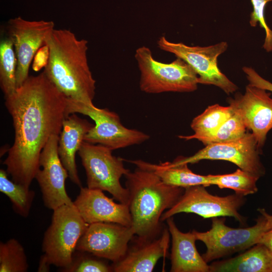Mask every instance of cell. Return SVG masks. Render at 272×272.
<instances>
[{
  "instance_id": "obj_25",
  "label": "cell",
  "mask_w": 272,
  "mask_h": 272,
  "mask_svg": "<svg viewBox=\"0 0 272 272\" xmlns=\"http://www.w3.org/2000/svg\"><path fill=\"white\" fill-rule=\"evenodd\" d=\"M17 59L13 41L8 35L0 42V86L5 97L17 89L16 74Z\"/></svg>"
},
{
  "instance_id": "obj_4",
  "label": "cell",
  "mask_w": 272,
  "mask_h": 272,
  "mask_svg": "<svg viewBox=\"0 0 272 272\" xmlns=\"http://www.w3.org/2000/svg\"><path fill=\"white\" fill-rule=\"evenodd\" d=\"M135 59L140 72V88L149 94L165 92H190L197 88L198 76L183 59L170 63L155 59L150 49L145 46L135 50Z\"/></svg>"
},
{
  "instance_id": "obj_11",
  "label": "cell",
  "mask_w": 272,
  "mask_h": 272,
  "mask_svg": "<svg viewBox=\"0 0 272 272\" xmlns=\"http://www.w3.org/2000/svg\"><path fill=\"white\" fill-rule=\"evenodd\" d=\"M256 140L251 132L236 141L211 143L189 157H178L172 163L175 165L194 164L203 160H224L230 162L239 168L258 178L265 173L261 163Z\"/></svg>"
},
{
  "instance_id": "obj_6",
  "label": "cell",
  "mask_w": 272,
  "mask_h": 272,
  "mask_svg": "<svg viewBox=\"0 0 272 272\" xmlns=\"http://www.w3.org/2000/svg\"><path fill=\"white\" fill-rule=\"evenodd\" d=\"M66 112L67 116L79 113L90 117L95 124L85 135L84 141L103 145L112 151L141 144L150 138L144 132L123 126L116 113L93 104L66 98Z\"/></svg>"
},
{
  "instance_id": "obj_29",
  "label": "cell",
  "mask_w": 272,
  "mask_h": 272,
  "mask_svg": "<svg viewBox=\"0 0 272 272\" xmlns=\"http://www.w3.org/2000/svg\"><path fill=\"white\" fill-rule=\"evenodd\" d=\"M272 0H251L253 11L250 14V24L255 27L259 23L260 27L263 29L265 37L263 47L267 52L272 51V30L267 25L264 17V10L266 4Z\"/></svg>"
},
{
  "instance_id": "obj_32",
  "label": "cell",
  "mask_w": 272,
  "mask_h": 272,
  "mask_svg": "<svg viewBox=\"0 0 272 272\" xmlns=\"http://www.w3.org/2000/svg\"><path fill=\"white\" fill-rule=\"evenodd\" d=\"M51 263L48 260L46 256L43 254L40 258L37 271L38 272H48L50 270V265Z\"/></svg>"
},
{
  "instance_id": "obj_7",
  "label": "cell",
  "mask_w": 272,
  "mask_h": 272,
  "mask_svg": "<svg viewBox=\"0 0 272 272\" xmlns=\"http://www.w3.org/2000/svg\"><path fill=\"white\" fill-rule=\"evenodd\" d=\"M112 150L100 144L84 141L79 151L86 171L87 187L105 191L113 198L128 206V190L120 178L130 170L123 164V159L112 155Z\"/></svg>"
},
{
  "instance_id": "obj_26",
  "label": "cell",
  "mask_w": 272,
  "mask_h": 272,
  "mask_svg": "<svg viewBox=\"0 0 272 272\" xmlns=\"http://www.w3.org/2000/svg\"><path fill=\"white\" fill-rule=\"evenodd\" d=\"M28 268L25 249L17 239L1 242L0 272H26Z\"/></svg>"
},
{
  "instance_id": "obj_10",
  "label": "cell",
  "mask_w": 272,
  "mask_h": 272,
  "mask_svg": "<svg viewBox=\"0 0 272 272\" xmlns=\"http://www.w3.org/2000/svg\"><path fill=\"white\" fill-rule=\"evenodd\" d=\"M245 202L244 196L237 194L219 196L210 193L203 185H195L184 188L176 203L164 212L161 218L163 222L174 215L192 213L204 219L231 217L242 224L245 218L239 210Z\"/></svg>"
},
{
  "instance_id": "obj_33",
  "label": "cell",
  "mask_w": 272,
  "mask_h": 272,
  "mask_svg": "<svg viewBox=\"0 0 272 272\" xmlns=\"http://www.w3.org/2000/svg\"><path fill=\"white\" fill-rule=\"evenodd\" d=\"M258 211L266 219L268 225L270 229H272V215L269 214L264 209H258Z\"/></svg>"
},
{
  "instance_id": "obj_16",
  "label": "cell",
  "mask_w": 272,
  "mask_h": 272,
  "mask_svg": "<svg viewBox=\"0 0 272 272\" xmlns=\"http://www.w3.org/2000/svg\"><path fill=\"white\" fill-rule=\"evenodd\" d=\"M73 202L88 224L107 222L131 226L128 206L114 202L113 198L107 196L101 190L82 187Z\"/></svg>"
},
{
  "instance_id": "obj_24",
  "label": "cell",
  "mask_w": 272,
  "mask_h": 272,
  "mask_svg": "<svg viewBox=\"0 0 272 272\" xmlns=\"http://www.w3.org/2000/svg\"><path fill=\"white\" fill-rule=\"evenodd\" d=\"M208 176L211 185L232 189L240 195L253 194L258 191L257 182L259 178L240 168L232 173Z\"/></svg>"
},
{
  "instance_id": "obj_20",
  "label": "cell",
  "mask_w": 272,
  "mask_h": 272,
  "mask_svg": "<svg viewBox=\"0 0 272 272\" xmlns=\"http://www.w3.org/2000/svg\"><path fill=\"white\" fill-rule=\"evenodd\" d=\"M209 266L210 272H272V252L258 243L236 257L213 262Z\"/></svg>"
},
{
  "instance_id": "obj_15",
  "label": "cell",
  "mask_w": 272,
  "mask_h": 272,
  "mask_svg": "<svg viewBox=\"0 0 272 272\" xmlns=\"http://www.w3.org/2000/svg\"><path fill=\"white\" fill-rule=\"evenodd\" d=\"M229 105L251 130L259 149L264 146L267 134L272 129V98L266 90L248 85L245 93L228 100Z\"/></svg>"
},
{
  "instance_id": "obj_13",
  "label": "cell",
  "mask_w": 272,
  "mask_h": 272,
  "mask_svg": "<svg viewBox=\"0 0 272 272\" xmlns=\"http://www.w3.org/2000/svg\"><path fill=\"white\" fill-rule=\"evenodd\" d=\"M134 235L131 227L115 223L91 224L79 239L76 250L115 263L124 256Z\"/></svg>"
},
{
  "instance_id": "obj_12",
  "label": "cell",
  "mask_w": 272,
  "mask_h": 272,
  "mask_svg": "<svg viewBox=\"0 0 272 272\" xmlns=\"http://www.w3.org/2000/svg\"><path fill=\"white\" fill-rule=\"evenodd\" d=\"M54 29L52 21H28L20 17L9 21L8 35L13 41L17 59V88L29 77V67L33 57L41 46L45 45Z\"/></svg>"
},
{
  "instance_id": "obj_14",
  "label": "cell",
  "mask_w": 272,
  "mask_h": 272,
  "mask_svg": "<svg viewBox=\"0 0 272 272\" xmlns=\"http://www.w3.org/2000/svg\"><path fill=\"white\" fill-rule=\"evenodd\" d=\"M58 135H53L47 142L40 157V167L42 168H39L35 177L44 206L52 210L64 205L74 204L65 188V181L69 175L58 154Z\"/></svg>"
},
{
  "instance_id": "obj_3",
  "label": "cell",
  "mask_w": 272,
  "mask_h": 272,
  "mask_svg": "<svg viewBox=\"0 0 272 272\" xmlns=\"http://www.w3.org/2000/svg\"><path fill=\"white\" fill-rule=\"evenodd\" d=\"M124 176L135 235L143 240L158 237L165 227L162 215L176 203L184 188L168 184L153 172L138 167Z\"/></svg>"
},
{
  "instance_id": "obj_21",
  "label": "cell",
  "mask_w": 272,
  "mask_h": 272,
  "mask_svg": "<svg viewBox=\"0 0 272 272\" xmlns=\"http://www.w3.org/2000/svg\"><path fill=\"white\" fill-rule=\"evenodd\" d=\"M126 161L137 167L153 172L165 183L171 185L184 188L195 185L211 186L208 175L193 172L187 164L175 165L169 162L153 164L142 160Z\"/></svg>"
},
{
  "instance_id": "obj_23",
  "label": "cell",
  "mask_w": 272,
  "mask_h": 272,
  "mask_svg": "<svg viewBox=\"0 0 272 272\" xmlns=\"http://www.w3.org/2000/svg\"><path fill=\"white\" fill-rule=\"evenodd\" d=\"M0 191L9 198L16 213L24 218L29 216L35 191L9 179L7 171L2 169L0 170Z\"/></svg>"
},
{
  "instance_id": "obj_22",
  "label": "cell",
  "mask_w": 272,
  "mask_h": 272,
  "mask_svg": "<svg viewBox=\"0 0 272 272\" xmlns=\"http://www.w3.org/2000/svg\"><path fill=\"white\" fill-rule=\"evenodd\" d=\"M234 113L232 107L218 104L212 105L192 120L190 126L194 133L190 135H179L185 141L196 139L201 142L213 134Z\"/></svg>"
},
{
  "instance_id": "obj_28",
  "label": "cell",
  "mask_w": 272,
  "mask_h": 272,
  "mask_svg": "<svg viewBox=\"0 0 272 272\" xmlns=\"http://www.w3.org/2000/svg\"><path fill=\"white\" fill-rule=\"evenodd\" d=\"M74 253L73 261L67 267L60 269L64 272H110L112 265L90 253L78 251Z\"/></svg>"
},
{
  "instance_id": "obj_1",
  "label": "cell",
  "mask_w": 272,
  "mask_h": 272,
  "mask_svg": "<svg viewBox=\"0 0 272 272\" xmlns=\"http://www.w3.org/2000/svg\"><path fill=\"white\" fill-rule=\"evenodd\" d=\"M5 97L15 138L4 164L12 181L30 188L40 168L43 149L51 136L59 135L67 116L66 97L43 72L29 76L14 93Z\"/></svg>"
},
{
  "instance_id": "obj_5",
  "label": "cell",
  "mask_w": 272,
  "mask_h": 272,
  "mask_svg": "<svg viewBox=\"0 0 272 272\" xmlns=\"http://www.w3.org/2000/svg\"><path fill=\"white\" fill-rule=\"evenodd\" d=\"M50 225L45 231L42 250L51 264L64 268L73 261L77 243L89 224L73 204L53 210Z\"/></svg>"
},
{
  "instance_id": "obj_9",
  "label": "cell",
  "mask_w": 272,
  "mask_h": 272,
  "mask_svg": "<svg viewBox=\"0 0 272 272\" xmlns=\"http://www.w3.org/2000/svg\"><path fill=\"white\" fill-rule=\"evenodd\" d=\"M162 50L174 54L188 64L198 76V83L216 86L227 94L236 91L237 86L220 70L218 58L228 47L226 42L208 46H189L181 42H172L165 36L157 41Z\"/></svg>"
},
{
  "instance_id": "obj_8",
  "label": "cell",
  "mask_w": 272,
  "mask_h": 272,
  "mask_svg": "<svg viewBox=\"0 0 272 272\" xmlns=\"http://www.w3.org/2000/svg\"><path fill=\"white\" fill-rule=\"evenodd\" d=\"M226 218H212L211 228L206 232L193 230L197 240L207 247L202 257L206 262L247 249L258 243L261 235L270 229L266 219L260 216L251 227L234 228L225 224Z\"/></svg>"
},
{
  "instance_id": "obj_30",
  "label": "cell",
  "mask_w": 272,
  "mask_h": 272,
  "mask_svg": "<svg viewBox=\"0 0 272 272\" xmlns=\"http://www.w3.org/2000/svg\"><path fill=\"white\" fill-rule=\"evenodd\" d=\"M242 70L246 74L248 85L272 92V83L262 78L252 67L244 66Z\"/></svg>"
},
{
  "instance_id": "obj_2",
  "label": "cell",
  "mask_w": 272,
  "mask_h": 272,
  "mask_svg": "<svg viewBox=\"0 0 272 272\" xmlns=\"http://www.w3.org/2000/svg\"><path fill=\"white\" fill-rule=\"evenodd\" d=\"M88 43L69 30L54 29L46 42L43 72L66 98L93 104L96 81L88 64Z\"/></svg>"
},
{
  "instance_id": "obj_17",
  "label": "cell",
  "mask_w": 272,
  "mask_h": 272,
  "mask_svg": "<svg viewBox=\"0 0 272 272\" xmlns=\"http://www.w3.org/2000/svg\"><path fill=\"white\" fill-rule=\"evenodd\" d=\"M134 236L124 256L111 264L113 271L151 272L160 258L168 256L170 234L167 226L153 239L143 240Z\"/></svg>"
},
{
  "instance_id": "obj_31",
  "label": "cell",
  "mask_w": 272,
  "mask_h": 272,
  "mask_svg": "<svg viewBox=\"0 0 272 272\" xmlns=\"http://www.w3.org/2000/svg\"><path fill=\"white\" fill-rule=\"evenodd\" d=\"M258 243L264 245L272 252V229L265 231L261 235Z\"/></svg>"
},
{
  "instance_id": "obj_27",
  "label": "cell",
  "mask_w": 272,
  "mask_h": 272,
  "mask_svg": "<svg viewBox=\"0 0 272 272\" xmlns=\"http://www.w3.org/2000/svg\"><path fill=\"white\" fill-rule=\"evenodd\" d=\"M247 129L241 117L234 111L232 115L213 134L201 142L207 145L211 143L236 141L243 137L247 133Z\"/></svg>"
},
{
  "instance_id": "obj_18",
  "label": "cell",
  "mask_w": 272,
  "mask_h": 272,
  "mask_svg": "<svg viewBox=\"0 0 272 272\" xmlns=\"http://www.w3.org/2000/svg\"><path fill=\"white\" fill-rule=\"evenodd\" d=\"M171 236V272H210V266L198 253L193 231L184 233L176 226L173 217L166 220Z\"/></svg>"
},
{
  "instance_id": "obj_19",
  "label": "cell",
  "mask_w": 272,
  "mask_h": 272,
  "mask_svg": "<svg viewBox=\"0 0 272 272\" xmlns=\"http://www.w3.org/2000/svg\"><path fill=\"white\" fill-rule=\"evenodd\" d=\"M94 125L73 113L64 119L59 135L57 151L61 162L71 181L80 188L82 186L77 169L76 154L84 141L85 135Z\"/></svg>"
}]
</instances>
